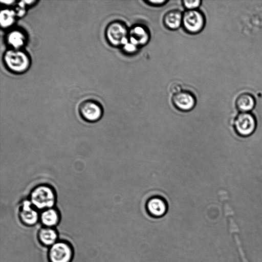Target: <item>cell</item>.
<instances>
[{
  "label": "cell",
  "mask_w": 262,
  "mask_h": 262,
  "mask_svg": "<svg viewBox=\"0 0 262 262\" xmlns=\"http://www.w3.org/2000/svg\"><path fill=\"white\" fill-rule=\"evenodd\" d=\"M16 16L14 10L7 9L2 10L0 14V23L2 28H7L13 25Z\"/></svg>",
  "instance_id": "e0dca14e"
},
{
  "label": "cell",
  "mask_w": 262,
  "mask_h": 262,
  "mask_svg": "<svg viewBox=\"0 0 262 262\" xmlns=\"http://www.w3.org/2000/svg\"><path fill=\"white\" fill-rule=\"evenodd\" d=\"M150 37L149 30L145 25L136 24L129 29L128 40L140 49L148 43Z\"/></svg>",
  "instance_id": "9c48e42d"
},
{
  "label": "cell",
  "mask_w": 262,
  "mask_h": 262,
  "mask_svg": "<svg viewBox=\"0 0 262 262\" xmlns=\"http://www.w3.org/2000/svg\"><path fill=\"white\" fill-rule=\"evenodd\" d=\"M171 101L177 110L184 112L193 109L196 102L195 97L191 92L184 90L172 95Z\"/></svg>",
  "instance_id": "ba28073f"
},
{
  "label": "cell",
  "mask_w": 262,
  "mask_h": 262,
  "mask_svg": "<svg viewBox=\"0 0 262 262\" xmlns=\"http://www.w3.org/2000/svg\"><path fill=\"white\" fill-rule=\"evenodd\" d=\"M79 113L84 120L94 122L99 120L103 115L101 105L93 99L83 101L79 105Z\"/></svg>",
  "instance_id": "8992f818"
},
{
  "label": "cell",
  "mask_w": 262,
  "mask_h": 262,
  "mask_svg": "<svg viewBox=\"0 0 262 262\" xmlns=\"http://www.w3.org/2000/svg\"><path fill=\"white\" fill-rule=\"evenodd\" d=\"M6 42L11 49H22L27 41L24 32L19 29L10 31L6 35Z\"/></svg>",
  "instance_id": "7c38bea8"
},
{
  "label": "cell",
  "mask_w": 262,
  "mask_h": 262,
  "mask_svg": "<svg viewBox=\"0 0 262 262\" xmlns=\"http://www.w3.org/2000/svg\"><path fill=\"white\" fill-rule=\"evenodd\" d=\"M30 201L34 207L44 210L53 207L56 201V193L50 186L40 185L31 192Z\"/></svg>",
  "instance_id": "7a4b0ae2"
},
{
  "label": "cell",
  "mask_w": 262,
  "mask_h": 262,
  "mask_svg": "<svg viewBox=\"0 0 262 262\" xmlns=\"http://www.w3.org/2000/svg\"><path fill=\"white\" fill-rule=\"evenodd\" d=\"M48 257L50 262H71L73 250L65 242H57L50 247Z\"/></svg>",
  "instance_id": "52a82bcc"
},
{
  "label": "cell",
  "mask_w": 262,
  "mask_h": 262,
  "mask_svg": "<svg viewBox=\"0 0 262 262\" xmlns=\"http://www.w3.org/2000/svg\"><path fill=\"white\" fill-rule=\"evenodd\" d=\"M144 2L153 7H160L163 6L168 2L166 0H147Z\"/></svg>",
  "instance_id": "44dd1931"
},
{
  "label": "cell",
  "mask_w": 262,
  "mask_h": 262,
  "mask_svg": "<svg viewBox=\"0 0 262 262\" xmlns=\"http://www.w3.org/2000/svg\"><path fill=\"white\" fill-rule=\"evenodd\" d=\"M40 242L44 246L51 247L57 242L58 234L52 227H43L38 233Z\"/></svg>",
  "instance_id": "9a60e30c"
},
{
  "label": "cell",
  "mask_w": 262,
  "mask_h": 262,
  "mask_svg": "<svg viewBox=\"0 0 262 262\" xmlns=\"http://www.w3.org/2000/svg\"><path fill=\"white\" fill-rule=\"evenodd\" d=\"M182 3L183 6L186 10H193L198 9L201 6L202 1L200 0H183Z\"/></svg>",
  "instance_id": "d6986e66"
},
{
  "label": "cell",
  "mask_w": 262,
  "mask_h": 262,
  "mask_svg": "<svg viewBox=\"0 0 262 262\" xmlns=\"http://www.w3.org/2000/svg\"><path fill=\"white\" fill-rule=\"evenodd\" d=\"M169 92L172 95L182 91V85L179 81H172L168 87Z\"/></svg>",
  "instance_id": "ffe728a7"
},
{
  "label": "cell",
  "mask_w": 262,
  "mask_h": 262,
  "mask_svg": "<svg viewBox=\"0 0 262 262\" xmlns=\"http://www.w3.org/2000/svg\"><path fill=\"white\" fill-rule=\"evenodd\" d=\"M234 125L235 132L239 136L248 137L254 132L256 120L252 113L242 112L236 116Z\"/></svg>",
  "instance_id": "5b68a950"
},
{
  "label": "cell",
  "mask_w": 262,
  "mask_h": 262,
  "mask_svg": "<svg viewBox=\"0 0 262 262\" xmlns=\"http://www.w3.org/2000/svg\"><path fill=\"white\" fill-rule=\"evenodd\" d=\"M255 103V97L249 92L239 94L235 99V105L242 112H249L254 108Z\"/></svg>",
  "instance_id": "5bb4252c"
},
{
  "label": "cell",
  "mask_w": 262,
  "mask_h": 262,
  "mask_svg": "<svg viewBox=\"0 0 262 262\" xmlns=\"http://www.w3.org/2000/svg\"><path fill=\"white\" fill-rule=\"evenodd\" d=\"M121 48L122 52L124 54H126V55H132L135 54L139 51L140 49V48L138 46L133 43L129 40L127 42H126L124 45H123L121 47Z\"/></svg>",
  "instance_id": "ac0fdd59"
},
{
  "label": "cell",
  "mask_w": 262,
  "mask_h": 262,
  "mask_svg": "<svg viewBox=\"0 0 262 262\" xmlns=\"http://www.w3.org/2000/svg\"><path fill=\"white\" fill-rule=\"evenodd\" d=\"M42 224L47 227L56 226L59 221V214L58 211L53 208L44 210L40 215Z\"/></svg>",
  "instance_id": "2e32d148"
},
{
  "label": "cell",
  "mask_w": 262,
  "mask_h": 262,
  "mask_svg": "<svg viewBox=\"0 0 262 262\" xmlns=\"http://www.w3.org/2000/svg\"><path fill=\"white\" fill-rule=\"evenodd\" d=\"M183 13L178 9L167 12L163 18L164 26L168 30H176L182 25Z\"/></svg>",
  "instance_id": "4fadbf2b"
},
{
  "label": "cell",
  "mask_w": 262,
  "mask_h": 262,
  "mask_svg": "<svg viewBox=\"0 0 262 262\" xmlns=\"http://www.w3.org/2000/svg\"><path fill=\"white\" fill-rule=\"evenodd\" d=\"M146 210L150 216L154 218H160L164 216L167 212V203L162 197L153 196L147 201Z\"/></svg>",
  "instance_id": "30bf717a"
},
{
  "label": "cell",
  "mask_w": 262,
  "mask_h": 262,
  "mask_svg": "<svg viewBox=\"0 0 262 262\" xmlns=\"http://www.w3.org/2000/svg\"><path fill=\"white\" fill-rule=\"evenodd\" d=\"M6 67L13 73L22 74L30 68L31 59L28 54L22 49H9L3 56Z\"/></svg>",
  "instance_id": "6da1fadb"
},
{
  "label": "cell",
  "mask_w": 262,
  "mask_h": 262,
  "mask_svg": "<svg viewBox=\"0 0 262 262\" xmlns=\"http://www.w3.org/2000/svg\"><path fill=\"white\" fill-rule=\"evenodd\" d=\"M206 18L204 13L198 9L186 10L183 13L182 27L186 32L196 34L204 29Z\"/></svg>",
  "instance_id": "277c9868"
},
{
  "label": "cell",
  "mask_w": 262,
  "mask_h": 262,
  "mask_svg": "<svg viewBox=\"0 0 262 262\" xmlns=\"http://www.w3.org/2000/svg\"><path fill=\"white\" fill-rule=\"evenodd\" d=\"M19 216L21 222L27 226L35 225L39 220V214L30 200L24 201L19 209Z\"/></svg>",
  "instance_id": "8fae6325"
},
{
  "label": "cell",
  "mask_w": 262,
  "mask_h": 262,
  "mask_svg": "<svg viewBox=\"0 0 262 262\" xmlns=\"http://www.w3.org/2000/svg\"><path fill=\"white\" fill-rule=\"evenodd\" d=\"M129 29L121 20L110 23L105 31V38L108 43L114 47H121L128 41Z\"/></svg>",
  "instance_id": "3957f363"
}]
</instances>
